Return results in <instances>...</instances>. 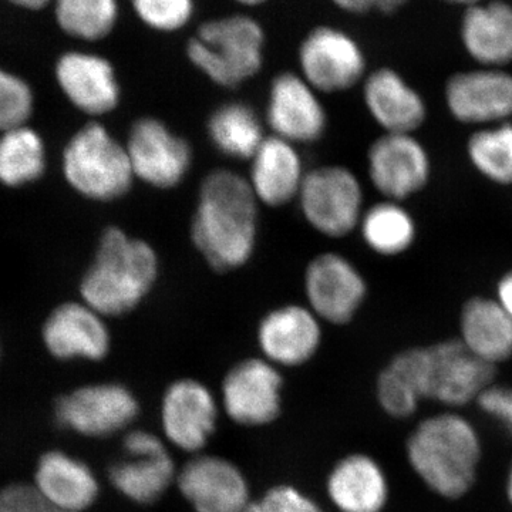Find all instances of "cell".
Listing matches in <instances>:
<instances>
[{
	"instance_id": "cell-1",
	"label": "cell",
	"mask_w": 512,
	"mask_h": 512,
	"mask_svg": "<svg viewBox=\"0 0 512 512\" xmlns=\"http://www.w3.org/2000/svg\"><path fill=\"white\" fill-rule=\"evenodd\" d=\"M259 205L245 175L229 168L205 175L190 234L212 271L227 274L251 261L258 244Z\"/></svg>"
},
{
	"instance_id": "cell-2",
	"label": "cell",
	"mask_w": 512,
	"mask_h": 512,
	"mask_svg": "<svg viewBox=\"0 0 512 512\" xmlns=\"http://www.w3.org/2000/svg\"><path fill=\"white\" fill-rule=\"evenodd\" d=\"M160 271V256L150 242L111 225L101 232L80 279V299L104 318L128 315L156 288Z\"/></svg>"
},
{
	"instance_id": "cell-3",
	"label": "cell",
	"mask_w": 512,
	"mask_h": 512,
	"mask_svg": "<svg viewBox=\"0 0 512 512\" xmlns=\"http://www.w3.org/2000/svg\"><path fill=\"white\" fill-rule=\"evenodd\" d=\"M417 476L441 497L458 498L476 481L481 444L473 424L456 413L421 421L407 441Z\"/></svg>"
},
{
	"instance_id": "cell-4",
	"label": "cell",
	"mask_w": 512,
	"mask_h": 512,
	"mask_svg": "<svg viewBox=\"0 0 512 512\" xmlns=\"http://www.w3.org/2000/svg\"><path fill=\"white\" fill-rule=\"evenodd\" d=\"M390 369L416 390L420 399L464 406L493 384L495 367L468 352L458 339L441 340L397 353Z\"/></svg>"
},
{
	"instance_id": "cell-5",
	"label": "cell",
	"mask_w": 512,
	"mask_h": 512,
	"mask_svg": "<svg viewBox=\"0 0 512 512\" xmlns=\"http://www.w3.org/2000/svg\"><path fill=\"white\" fill-rule=\"evenodd\" d=\"M266 35L249 15L207 20L188 40L187 59L210 82L222 89H237L261 72Z\"/></svg>"
},
{
	"instance_id": "cell-6",
	"label": "cell",
	"mask_w": 512,
	"mask_h": 512,
	"mask_svg": "<svg viewBox=\"0 0 512 512\" xmlns=\"http://www.w3.org/2000/svg\"><path fill=\"white\" fill-rule=\"evenodd\" d=\"M62 174L77 195L103 204L126 197L136 183L126 144L99 120L84 124L67 140Z\"/></svg>"
},
{
	"instance_id": "cell-7",
	"label": "cell",
	"mask_w": 512,
	"mask_h": 512,
	"mask_svg": "<svg viewBox=\"0 0 512 512\" xmlns=\"http://www.w3.org/2000/svg\"><path fill=\"white\" fill-rule=\"evenodd\" d=\"M296 201L306 224L330 239L346 238L357 231L366 210L362 180L339 164L308 171Z\"/></svg>"
},
{
	"instance_id": "cell-8",
	"label": "cell",
	"mask_w": 512,
	"mask_h": 512,
	"mask_svg": "<svg viewBox=\"0 0 512 512\" xmlns=\"http://www.w3.org/2000/svg\"><path fill=\"white\" fill-rule=\"evenodd\" d=\"M299 74L319 94L345 93L369 73L365 49L352 33L320 25L303 37L298 50Z\"/></svg>"
},
{
	"instance_id": "cell-9",
	"label": "cell",
	"mask_w": 512,
	"mask_h": 512,
	"mask_svg": "<svg viewBox=\"0 0 512 512\" xmlns=\"http://www.w3.org/2000/svg\"><path fill=\"white\" fill-rule=\"evenodd\" d=\"M366 173L383 200L406 202L429 187L434 161L417 134L382 133L367 148Z\"/></svg>"
},
{
	"instance_id": "cell-10",
	"label": "cell",
	"mask_w": 512,
	"mask_h": 512,
	"mask_svg": "<svg viewBox=\"0 0 512 512\" xmlns=\"http://www.w3.org/2000/svg\"><path fill=\"white\" fill-rule=\"evenodd\" d=\"M124 144L136 181L154 190H174L190 174L194 161L191 144L157 117L134 121Z\"/></svg>"
},
{
	"instance_id": "cell-11",
	"label": "cell",
	"mask_w": 512,
	"mask_h": 512,
	"mask_svg": "<svg viewBox=\"0 0 512 512\" xmlns=\"http://www.w3.org/2000/svg\"><path fill=\"white\" fill-rule=\"evenodd\" d=\"M305 305L323 323L348 325L362 311L369 284L359 266L339 252H322L309 261L303 274Z\"/></svg>"
},
{
	"instance_id": "cell-12",
	"label": "cell",
	"mask_w": 512,
	"mask_h": 512,
	"mask_svg": "<svg viewBox=\"0 0 512 512\" xmlns=\"http://www.w3.org/2000/svg\"><path fill=\"white\" fill-rule=\"evenodd\" d=\"M220 412V400L207 384L181 377L168 384L161 397V437L177 450L197 456L214 437Z\"/></svg>"
},
{
	"instance_id": "cell-13",
	"label": "cell",
	"mask_w": 512,
	"mask_h": 512,
	"mask_svg": "<svg viewBox=\"0 0 512 512\" xmlns=\"http://www.w3.org/2000/svg\"><path fill=\"white\" fill-rule=\"evenodd\" d=\"M284 403V377L264 357L239 360L221 384V410L242 427L275 423Z\"/></svg>"
},
{
	"instance_id": "cell-14",
	"label": "cell",
	"mask_w": 512,
	"mask_h": 512,
	"mask_svg": "<svg viewBox=\"0 0 512 512\" xmlns=\"http://www.w3.org/2000/svg\"><path fill=\"white\" fill-rule=\"evenodd\" d=\"M443 100L451 119L476 128L512 120L510 69L473 66L447 77Z\"/></svg>"
},
{
	"instance_id": "cell-15",
	"label": "cell",
	"mask_w": 512,
	"mask_h": 512,
	"mask_svg": "<svg viewBox=\"0 0 512 512\" xmlns=\"http://www.w3.org/2000/svg\"><path fill=\"white\" fill-rule=\"evenodd\" d=\"M140 413L136 394L120 383L80 387L57 402L56 419L87 437H109L128 429Z\"/></svg>"
},
{
	"instance_id": "cell-16",
	"label": "cell",
	"mask_w": 512,
	"mask_h": 512,
	"mask_svg": "<svg viewBox=\"0 0 512 512\" xmlns=\"http://www.w3.org/2000/svg\"><path fill=\"white\" fill-rule=\"evenodd\" d=\"M265 124L272 136L295 146L313 144L328 130V111L301 74L282 72L269 84Z\"/></svg>"
},
{
	"instance_id": "cell-17",
	"label": "cell",
	"mask_w": 512,
	"mask_h": 512,
	"mask_svg": "<svg viewBox=\"0 0 512 512\" xmlns=\"http://www.w3.org/2000/svg\"><path fill=\"white\" fill-rule=\"evenodd\" d=\"M55 80L66 100L93 120L119 109L121 86L116 67L92 50H67L56 59Z\"/></svg>"
},
{
	"instance_id": "cell-18",
	"label": "cell",
	"mask_w": 512,
	"mask_h": 512,
	"mask_svg": "<svg viewBox=\"0 0 512 512\" xmlns=\"http://www.w3.org/2000/svg\"><path fill=\"white\" fill-rule=\"evenodd\" d=\"M175 485L194 512H242L252 501L244 471L214 454L192 456L178 470Z\"/></svg>"
},
{
	"instance_id": "cell-19",
	"label": "cell",
	"mask_w": 512,
	"mask_h": 512,
	"mask_svg": "<svg viewBox=\"0 0 512 512\" xmlns=\"http://www.w3.org/2000/svg\"><path fill=\"white\" fill-rule=\"evenodd\" d=\"M323 342V322L301 303H285L266 312L256 328L261 357L279 369L311 362Z\"/></svg>"
},
{
	"instance_id": "cell-20",
	"label": "cell",
	"mask_w": 512,
	"mask_h": 512,
	"mask_svg": "<svg viewBox=\"0 0 512 512\" xmlns=\"http://www.w3.org/2000/svg\"><path fill=\"white\" fill-rule=\"evenodd\" d=\"M362 99L370 119L382 133L417 134L429 120L426 97L394 67H377L367 73Z\"/></svg>"
},
{
	"instance_id": "cell-21",
	"label": "cell",
	"mask_w": 512,
	"mask_h": 512,
	"mask_svg": "<svg viewBox=\"0 0 512 512\" xmlns=\"http://www.w3.org/2000/svg\"><path fill=\"white\" fill-rule=\"evenodd\" d=\"M42 338L47 352L59 360L100 362L111 350L107 318L82 299L57 305L45 320Z\"/></svg>"
},
{
	"instance_id": "cell-22",
	"label": "cell",
	"mask_w": 512,
	"mask_h": 512,
	"mask_svg": "<svg viewBox=\"0 0 512 512\" xmlns=\"http://www.w3.org/2000/svg\"><path fill=\"white\" fill-rule=\"evenodd\" d=\"M458 42L474 66H512V2L483 0L461 10Z\"/></svg>"
},
{
	"instance_id": "cell-23",
	"label": "cell",
	"mask_w": 512,
	"mask_h": 512,
	"mask_svg": "<svg viewBox=\"0 0 512 512\" xmlns=\"http://www.w3.org/2000/svg\"><path fill=\"white\" fill-rule=\"evenodd\" d=\"M306 173L298 146L271 134L249 160L247 178L259 204L281 208L298 200Z\"/></svg>"
},
{
	"instance_id": "cell-24",
	"label": "cell",
	"mask_w": 512,
	"mask_h": 512,
	"mask_svg": "<svg viewBox=\"0 0 512 512\" xmlns=\"http://www.w3.org/2000/svg\"><path fill=\"white\" fill-rule=\"evenodd\" d=\"M326 495L339 512H382L389 481L382 466L367 454L340 458L326 477Z\"/></svg>"
},
{
	"instance_id": "cell-25",
	"label": "cell",
	"mask_w": 512,
	"mask_h": 512,
	"mask_svg": "<svg viewBox=\"0 0 512 512\" xmlns=\"http://www.w3.org/2000/svg\"><path fill=\"white\" fill-rule=\"evenodd\" d=\"M33 487L46 504L74 512L92 507L100 493L99 480L92 468L62 451H52L40 458Z\"/></svg>"
},
{
	"instance_id": "cell-26",
	"label": "cell",
	"mask_w": 512,
	"mask_h": 512,
	"mask_svg": "<svg viewBox=\"0 0 512 512\" xmlns=\"http://www.w3.org/2000/svg\"><path fill=\"white\" fill-rule=\"evenodd\" d=\"M458 340L488 365H500L512 357V318L493 295H473L461 306Z\"/></svg>"
},
{
	"instance_id": "cell-27",
	"label": "cell",
	"mask_w": 512,
	"mask_h": 512,
	"mask_svg": "<svg viewBox=\"0 0 512 512\" xmlns=\"http://www.w3.org/2000/svg\"><path fill=\"white\" fill-rule=\"evenodd\" d=\"M178 468L168 447L146 454H126L110 468V483L124 498L138 505H151L177 480Z\"/></svg>"
},
{
	"instance_id": "cell-28",
	"label": "cell",
	"mask_w": 512,
	"mask_h": 512,
	"mask_svg": "<svg viewBox=\"0 0 512 512\" xmlns=\"http://www.w3.org/2000/svg\"><path fill=\"white\" fill-rule=\"evenodd\" d=\"M357 231L367 249L383 258L407 254L419 238V225L406 202L383 198L366 207Z\"/></svg>"
},
{
	"instance_id": "cell-29",
	"label": "cell",
	"mask_w": 512,
	"mask_h": 512,
	"mask_svg": "<svg viewBox=\"0 0 512 512\" xmlns=\"http://www.w3.org/2000/svg\"><path fill=\"white\" fill-rule=\"evenodd\" d=\"M212 146L231 160L249 161L266 137L264 121L245 101H225L207 120Z\"/></svg>"
},
{
	"instance_id": "cell-30",
	"label": "cell",
	"mask_w": 512,
	"mask_h": 512,
	"mask_svg": "<svg viewBox=\"0 0 512 512\" xmlns=\"http://www.w3.org/2000/svg\"><path fill=\"white\" fill-rule=\"evenodd\" d=\"M45 138L29 124L0 133V185L23 188L42 180L47 171Z\"/></svg>"
},
{
	"instance_id": "cell-31",
	"label": "cell",
	"mask_w": 512,
	"mask_h": 512,
	"mask_svg": "<svg viewBox=\"0 0 512 512\" xmlns=\"http://www.w3.org/2000/svg\"><path fill=\"white\" fill-rule=\"evenodd\" d=\"M57 28L83 43H97L116 30L119 0H55L52 5Z\"/></svg>"
},
{
	"instance_id": "cell-32",
	"label": "cell",
	"mask_w": 512,
	"mask_h": 512,
	"mask_svg": "<svg viewBox=\"0 0 512 512\" xmlns=\"http://www.w3.org/2000/svg\"><path fill=\"white\" fill-rule=\"evenodd\" d=\"M468 164L498 187H512V120L476 128L466 141Z\"/></svg>"
},
{
	"instance_id": "cell-33",
	"label": "cell",
	"mask_w": 512,
	"mask_h": 512,
	"mask_svg": "<svg viewBox=\"0 0 512 512\" xmlns=\"http://www.w3.org/2000/svg\"><path fill=\"white\" fill-rule=\"evenodd\" d=\"M35 107V90L28 80L0 66V133L29 124Z\"/></svg>"
},
{
	"instance_id": "cell-34",
	"label": "cell",
	"mask_w": 512,
	"mask_h": 512,
	"mask_svg": "<svg viewBox=\"0 0 512 512\" xmlns=\"http://www.w3.org/2000/svg\"><path fill=\"white\" fill-rule=\"evenodd\" d=\"M134 16L157 33H177L195 16V0H130Z\"/></svg>"
},
{
	"instance_id": "cell-35",
	"label": "cell",
	"mask_w": 512,
	"mask_h": 512,
	"mask_svg": "<svg viewBox=\"0 0 512 512\" xmlns=\"http://www.w3.org/2000/svg\"><path fill=\"white\" fill-rule=\"evenodd\" d=\"M376 393L384 412L396 419L412 416L421 400L416 390L389 366L384 367L377 379Z\"/></svg>"
},
{
	"instance_id": "cell-36",
	"label": "cell",
	"mask_w": 512,
	"mask_h": 512,
	"mask_svg": "<svg viewBox=\"0 0 512 512\" xmlns=\"http://www.w3.org/2000/svg\"><path fill=\"white\" fill-rule=\"evenodd\" d=\"M242 512H328L301 488L278 484L258 500H252Z\"/></svg>"
},
{
	"instance_id": "cell-37",
	"label": "cell",
	"mask_w": 512,
	"mask_h": 512,
	"mask_svg": "<svg viewBox=\"0 0 512 512\" xmlns=\"http://www.w3.org/2000/svg\"><path fill=\"white\" fill-rule=\"evenodd\" d=\"M45 505L33 485L12 484L0 491V512H42Z\"/></svg>"
},
{
	"instance_id": "cell-38",
	"label": "cell",
	"mask_w": 512,
	"mask_h": 512,
	"mask_svg": "<svg viewBox=\"0 0 512 512\" xmlns=\"http://www.w3.org/2000/svg\"><path fill=\"white\" fill-rule=\"evenodd\" d=\"M477 403L485 413L500 420L512 436V389L510 387L491 384L478 396Z\"/></svg>"
},
{
	"instance_id": "cell-39",
	"label": "cell",
	"mask_w": 512,
	"mask_h": 512,
	"mask_svg": "<svg viewBox=\"0 0 512 512\" xmlns=\"http://www.w3.org/2000/svg\"><path fill=\"white\" fill-rule=\"evenodd\" d=\"M335 8L352 16H392L409 5L410 0H330Z\"/></svg>"
},
{
	"instance_id": "cell-40",
	"label": "cell",
	"mask_w": 512,
	"mask_h": 512,
	"mask_svg": "<svg viewBox=\"0 0 512 512\" xmlns=\"http://www.w3.org/2000/svg\"><path fill=\"white\" fill-rule=\"evenodd\" d=\"M493 296L512 318V266L495 282Z\"/></svg>"
},
{
	"instance_id": "cell-41",
	"label": "cell",
	"mask_w": 512,
	"mask_h": 512,
	"mask_svg": "<svg viewBox=\"0 0 512 512\" xmlns=\"http://www.w3.org/2000/svg\"><path fill=\"white\" fill-rule=\"evenodd\" d=\"M10 5L16 6V8L29 10V12H39L46 8H52L55 0H6Z\"/></svg>"
},
{
	"instance_id": "cell-42",
	"label": "cell",
	"mask_w": 512,
	"mask_h": 512,
	"mask_svg": "<svg viewBox=\"0 0 512 512\" xmlns=\"http://www.w3.org/2000/svg\"><path fill=\"white\" fill-rule=\"evenodd\" d=\"M446 5L454 6V8H460L461 10L470 8V6L477 5V3L483 2V0H441Z\"/></svg>"
},
{
	"instance_id": "cell-43",
	"label": "cell",
	"mask_w": 512,
	"mask_h": 512,
	"mask_svg": "<svg viewBox=\"0 0 512 512\" xmlns=\"http://www.w3.org/2000/svg\"><path fill=\"white\" fill-rule=\"evenodd\" d=\"M239 5L244 8H258V6L264 5L268 0H235Z\"/></svg>"
},
{
	"instance_id": "cell-44",
	"label": "cell",
	"mask_w": 512,
	"mask_h": 512,
	"mask_svg": "<svg viewBox=\"0 0 512 512\" xmlns=\"http://www.w3.org/2000/svg\"><path fill=\"white\" fill-rule=\"evenodd\" d=\"M507 494H508V500H510V503L512 504V466H511L510 474H508Z\"/></svg>"
},
{
	"instance_id": "cell-45",
	"label": "cell",
	"mask_w": 512,
	"mask_h": 512,
	"mask_svg": "<svg viewBox=\"0 0 512 512\" xmlns=\"http://www.w3.org/2000/svg\"><path fill=\"white\" fill-rule=\"evenodd\" d=\"M42 512H74V511L59 510V508H55V507H52V505L46 504L45 508H43Z\"/></svg>"
}]
</instances>
